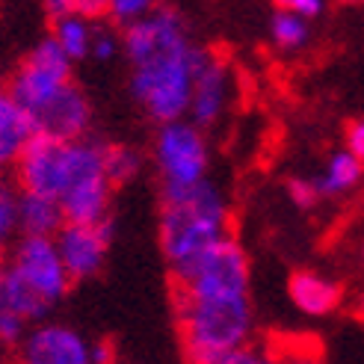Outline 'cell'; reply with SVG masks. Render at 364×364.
<instances>
[{
	"mask_svg": "<svg viewBox=\"0 0 364 364\" xmlns=\"http://www.w3.org/2000/svg\"><path fill=\"white\" fill-rule=\"evenodd\" d=\"M122 50L131 63V92L154 122H175L190 113L196 48L181 12L157 6L127 24Z\"/></svg>",
	"mask_w": 364,
	"mask_h": 364,
	"instance_id": "6da1fadb",
	"label": "cell"
},
{
	"mask_svg": "<svg viewBox=\"0 0 364 364\" xmlns=\"http://www.w3.org/2000/svg\"><path fill=\"white\" fill-rule=\"evenodd\" d=\"M225 198L208 178L181 187L163 184L160 249L166 255L172 279H181L216 240L225 237Z\"/></svg>",
	"mask_w": 364,
	"mask_h": 364,
	"instance_id": "7a4b0ae2",
	"label": "cell"
},
{
	"mask_svg": "<svg viewBox=\"0 0 364 364\" xmlns=\"http://www.w3.org/2000/svg\"><path fill=\"white\" fill-rule=\"evenodd\" d=\"M181 347L190 361L216 364L225 353L249 341L252 305L249 294L193 296L175 294Z\"/></svg>",
	"mask_w": 364,
	"mask_h": 364,
	"instance_id": "3957f363",
	"label": "cell"
},
{
	"mask_svg": "<svg viewBox=\"0 0 364 364\" xmlns=\"http://www.w3.org/2000/svg\"><path fill=\"white\" fill-rule=\"evenodd\" d=\"M113 181L104 169V142L68 139V172L60 193L65 223H98L110 210Z\"/></svg>",
	"mask_w": 364,
	"mask_h": 364,
	"instance_id": "277c9868",
	"label": "cell"
},
{
	"mask_svg": "<svg viewBox=\"0 0 364 364\" xmlns=\"http://www.w3.org/2000/svg\"><path fill=\"white\" fill-rule=\"evenodd\" d=\"M4 267L21 279L48 308L65 299L71 287V276L63 264L57 240L45 234H21V240L9 246V258Z\"/></svg>",
	"mask_w": 364,
	"mask_h": 364,
	"instance_id": "5b68a950",
	"label": "cell"
},
{
	"mask_svg": "<svg viewBox=\"0 0 364 364\" xmlns=\"http://www.w3.org/2000/svg\"><path fill=\"white\" fill-rule=\"evenodd\" d=\"M175 294L223 296L249 294V258L234 237H220L184 276L175 279Z\"/></svg>",
	"mask_w": 364,
	"mask_h": 364,
	"instance_id": "8992f818",
	"label": "cell"
},
{
	"mask_svg": "<svg viewBox=\"0 0 364 364\" xmlns=\"http://www.w3.org/2000/svg\"><path fill=\"white\" fill-rule=\"evenodd\" d=\"M71 65L75 60L60 48V42L48 36L36 45L27 60L18 65L9 83V95L24 107L27 113H36L39 107H45L63 86L71 83Z\"/></svg>",
	"mask_w": 364,
	"mask_h": 364,
	"instance_id": "52a82bcc",
	"label": "cell"
},
{
	"mask_svg": "<svg viewBox=\"0 0 364 364\" xmlns=\"http://www.w3.org/2000/svg\"><path fill=\"white\" fill-rule=\"evenodd\" d=\"M154 157L163 175V184H196L208 175V142L190 122H163L154 142Z\"/></svg>",
	"mask_w": 364,
	"mask_h": 364,
	"instance_id": "ba28073f",
	"label": "cell"
},
{
	"mask_svg": "<svg viewBox=\"0 0 364 364\" xmlns=\"http://www.w3.org/2000/svg\"><path fill=\"white\" fill-rule=\"evenodd\" d=\"M68 172V139L33 134L15 160V181L21 190L60 198Z\"/></svg>",
	"mask_w": 364,
	"mask_h": 364,
	"instance_id": "9c48e42d",
	"label": "cell"
},
{
	"mask_svg": "<svg viewBox=\"0 0 364 364\" xmlns=\"http://www.w3.org/2000/svg\"><path fill=\"white\" fill-rule=\"evenodd\" d=\"M113 234H116V225L110 220V213L98 223H63V228L53 234V240H57V249L63 255V264L68 269L71 282L92 279L104 267Z\"/></svg>",
	"mask_w": 364,
	"mask_h": 364,
	"instance_id": "30bf717a",
	"label": "cell"
},
{
	"mask_svg": "<svg viewBox=\"0 0 364 364\" xmlns=\"http://www.w3.org/2000/svg\"><path fill=\"white\" fill-rule=\"evenodd\" d=\"M228 101V68L213 50L196 48V65H193V98H190V116L198 127H208L223 116Z\"/></svg>",
	"mask_w": 364,
	"mask_h": 364,
	"instance_id": "8fae6325",
	"label": "cell"
},
{
	"mask_svg": "<svg viewBox=\"0 0 364 364\" xmlns=\"http://www.w3.org/2000/svg\"><path fill=\"white\" fill-rule=\"evenodd\" d=\"M21 361L27 364H89V343L80 332L63 323H42L21 341Z\"/></svg>",
	"mask_w": 364,
	"mask_h": 364,
	"instance_id": "7c38bea8",
	"label": "cell"
},
{
	"mask_svg": "<svg viewBox=\"0 0 364 364\" xmlns=\"http://www.w3.org/2000/svg\"><path fill=\"white\" fill-rule=\"evenodd\" d=\"M30 119L36 134L57 139H80L89 131V122H92V107L75 83H68L45 107L30 113Z\"/></svg>",
	"mask_w": 364,
	"mask_h": 364,
	"instance_id": "4fadbf2b",
	"label": "cell"
},
{
	"mask_svg": "<svg viewBox=\"0 0 364 364\" xmlns=\"http://www.w3.org/2000/svg\"><path fill=\"white\" fill-rule=\"evenodd\" d=\"M33 134L36 127L30 113L9 92L0 89V178L6 169H15V160Z\"/></svg>",
	"mask_w": 364,
	"mask_h": 364,
	"instance_id": "5bb4252c",
	"label": "cell"
},
{
	"mask_svg": "<svg viewBox=\"0 0 364 364\" xmlns=\"http://www.w3.org/2000/svg\"><path fill=\"white\" fill-rule=\"evenodd\" d=\"M287 294L294 299V305L305 314H314V317H323L335 311L341 305V296H343V287L332 279H323L317 272H294L287 282Z\"/></svg>",
	"mask_w": 364,
	"mask_h": 364,
	"instance_id": "9a60e30c",
	"label": "cell"
},
{
	"mask_svg": "<svg viewBox=\"0 0 364 364\" xmlns=\"http://www.w3.org/2000/svg\"><path fill=\"white\" fill-rule=\"evenodd\" d=\"M65 223V213L60 198L45 196V193H33L21 190L18 193V231L21 234H45L53 237Z\"/></svg>",
	"mask_w": 364,
	"mask_h": 364,
	"instance_id": "2e32d148",
	"label": "cell"
},
{
	"mask_svg": "<svg viewBox=\"0 0 364 364\" xmlns=\"http://www.w3.org/2000/svg\"><path fill=\"white\" fill-rule=\"evenodd\" d=\"M53 39L60 42V48L75 63L86 60L89 50H92V39H95L92 18H86L80 12H65L60 18H53Z\"/></svg>",
	"mask_w": 364,
	"mask_h": 364,
	"instance_id": "e0dca14e",
	"label": "cell"
},
{
	"mask_svg": "<svg viewBox=\"0 0 364 364\" xmlns=\"http://www.w3.org/2000/svg\"><path fill=\"white\" fill-rule=\"evenodd\" d=\"M361 169H364V163L353 151H338L329 160V166L323 169V175L314 178L317 193L320 196H341V193L353 190L361 178Z\"/></svg>",
	"mask_w": 364,
	"mask_h": 364,
	"instance_id": "ac0fdd59",
	"label": "cell"
},
{
	"mask_svg": "<svg viewBox=\"0 0 364 364\" xmlns=\"http://www.w3.org/2000/svg\"><path fill=\"white\" fill-rule=\"evenodd\" d=\"M0 305H6V308H12V311H18L21 317H27L30 323L33 320H42L50 308L33 294V290L18 279V276H12V272L4 267L0 269Z\"/></svg>",
	"mask_w": 364,
	"mask_h": 364,
	"instance_id": "d6986e66",
	"label": "cell"
},
{
	"mask_svg": "<svg viewBox=\"0 0 364 364\" xmlns=\"http://www.w3.org/2000/svg\"><path fill=\"white\" fill-rule=\"evenodd\" d=\"M104 169L107 178L113 181V187H122L136 178V172L142 169V157L127 145H104Z\"/></svg>",
	"mask_w": 364,
	"mask_h": 364,
	"instance_id": "ffe728a7",
	"label": "cell"
},
{
	"mask_svg": "<svg viewBox=\"0 0 364 364\" xmlns=\"http://www.w3.org/2000/svg\"><path fill=\"white\" fill-rule=\"evenodd\" d=\"M272 42L287 50L302 48L308 42V18L294 9H279L272 18Z\"/></svg>",
	"mask_w": 364,
	"mask_h": 364,
	"instance_id": "44dd1931",
	"label": "cell"
},
{
	"mask_svg": "<svg viewBox=\"0 0 364 364\" xmlns=\"http://www.w3.org/2000/svg\"><path fill=\"white\" fill-rule=\"evenodd\" d=\"M15 234H18V193L6 181H0V261H4V252H9V246L15 243Z\"/></svg>",
	"mask_w": 364,
	"mask_h": 364,
	"instance_id": "7402d4cb",
	"label": "cell"
},
{
	"mask_svg": "<svg viewBox=\"0 0 364 364\" xmlns=\"http://www.w3.org/2000/svg\"><path fill=\"white\" fill-rule=\"evenodd\" d=\"M45 9L50 12V18H60L65 12H80L86 18H104L110 9V0H42Z\"/></svg>",
	"mask_w": 364,
	"mask_h": 364,
	"instance_id": "603a6c76",
	"label": "cell"
},
{
	"mask_svg": "<svg viewBox=\"0 0 364 364\" xmlns=\"http://www.w3.org/2000/svg\"><path fill=\"white\" fill-rule=\"evenodd\" d=\"M27 326H30L27 317H21L6 305H0V347H21L24 335L30 332Z\"/></svg>",
	"mask_w": 364,
	"mask_h": 364,
	"instance_id": "cb8c5ba5",
	"label": "cell"
},
{
	"mask_svg": "<svg viewBox=\"0 0 364 364\" xmlns=\"http://www.w3.org/2000/svg\"><path fill=\"white\" fill-rule=\"evenodd\" d=\"M157 6H160L157 0H110V9H107V15H110L116 24L127 27V24L139 21V18H145Z\"/></svg>",
	"mask_w": 364,
	"mask_h": 364,
	"instance_id": "d4e9b609",
	"label": "cell"
},
{
	"mask_svg": "<svg viewBox=\"0 0 364 364\" xmlns=\"http://www.w3.org/2000/svg\"><path fill=\"white\" fill-rule=\"evenodd\" d=\"M287 196H290V202H294L296 208H314L317 205V184L314 181H305V178H294V181H287Z\"/></svg>",
	"mask_w": 364,
	"mask_h": 364,
	"instance_id": "484cf974",
	"label": "cell"
},
{
	"mask_svg": "<svg viewBox=\"0 0 364 364\" xmlns=\"http://www.w3.org/2000/svg\"><path fill=\"white\" fill-rule=\"evenodd\" d=\"M119 53V39L113 33H107V30H95V39H92V50H89V57H95V60H113Z\"/></svg>",
	"mask_w": 364,
	"mask_h": 364,
	"instance_id": "4316f807",
	"label": "cell"
},
{
	"mask_svg": "<svg viewBox=\"0 0 364 364\" xmlns=\"http://www.w3.org/2000/svg\"><path fill=\"white\" fill-rule=\"evenodd\" d=\"M258 361H264V355L258 350H252L249 343H240V347H234L231 353H225L216 364H258Z\"/></svg>",
	"mask_w": 364,
	"mask_h": 364,
	"instance_id": "83f0119b",
	"label": "cell"
},
{
	"mask_svg": "<svg viewBox=\"0 0 364 364\" xmlns=\"http://www.w3.org/2000/svg\"><path fill=\"white\" fill-rule=\"evenodd\" d=\"M272 4H276L279 9H294L305 18H314L323 9V0H272Z\"/></svg>",
	"mask_w": 364,
	"mask_h": 364,
	"instance_id": "f1b7e54d",
	"label": "cell"
},
{
	"mask_svg": "<svg viewBox=\"0 0 364 364\" xmlns=\"http://www.w3.org/2000/svg\"><path fill=\"white\" fill-rule=\"evenodd\" d=\"M347 151H353L364 163V122H353L347 127Z\"/></svg>",
	"mask_w": 364,
	"mask_h": 364,
	"instance_id": "f546056e",
	"label": "cell"
},
{
	"mask_svg": "<svg viewBox=\"0 0 364 364\" xmlns=\"http://www.w3.org/2000/svg\"><path fill=\"white\" fill-rule=\"evenodd\" d=\"M116 358V350L110 343H89V361L92 364H107Z\"/></svg>",
	"mask_w": 364,
	"mask_h": 364,
	"instance_id": "4dcf8cb0",
	"label": "cell"
},
{
	"mask_svg": "<svg viewBox=\"0 0 364 364\" xmlns=\"http://www.w3.org/2000/svg\"><path fill=\"white\" fill-rule=\"evenodd\" d=\"M355 311H358V317H364V294H361V299H358V305H355Z\"/></svg>",
	"mask_w": 364,
	"mask_h": 364,
	"instance_id": "1f68e13d",
	"label": "cell"
},
{
	"mask_svg": "<svg viewBox=\"0 0 364 364\" xmlns=\"http://www.w3.org/2000/svg\"><path fill=\"white\" fill-rule=\"evenodd\" d=\"M341 4H358V0H341Z\"/></svg>",
	"mask_w": 364,
	"mask_h": 364,
	"instance_id": "d6a6232c",
	"label": "cell"
},
{
	"mask_svg": "<svg viewBox=\"0 0 364 364\" xmlns=\"http://www.w3.org/2000/svg\"><path fill=\"white\" fill-rule=\"evenodd\" d=\"M0 269H4V261H0Z\"/></svg>",
	"mask_w": 364,
	"mask_h": 364,
	"instance_id": "836d02e7",
	"label": "cell"
}]
</instances>
